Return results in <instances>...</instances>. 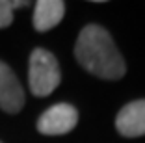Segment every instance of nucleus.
Returning <instances> with one entry per match:
<instances>
[{
    "instance_id": "nucleus-1",
    "label": "nucleus",
    "mask_w": 145,
    "mask_h": 143,
    "mask_svg": "<svg viewBox=\"0 0 145 143\" xmlns=\"http://www.w3.org/2000/svg\"><path fill=\"white\" fill-rule=\"evenodd\" d=\"M74 56L86 71L103 80H117L127 71L112 35L99 24H88L80 32Z\"/></svg>"
},
{
    "instance_id": "nucleus-2",
    "label": "nucleus",
    "mask_w": 145,
    "mask_h": 143,
    "mask_svg": "<svg viewBox=\"0 0 145 143\" xmlns=\"http://www.w3.org/2000/svg\"><path fill=\"white\" fill-rule=\"evenodd\" d=\"M60 67L52 52L35 48L30 56V91L35 97H47L60 86Z\"/></svg>"
},
{
    "instance_id": "nucleus-3",
    "label": "nucleus",
    "mask_w": 145,
    "mask_h": 143,
    "mask_svg": "<svg viewBox=\"0 0 145 143\" xmlns=\"http://www.w3.org/2000/svg\"><path fill=\"white\" fill-rule=\"evenodd\" d=\"M78 123V112L71 104H54L37 119V130L45 136H61L71 132Z\"/></svg>"
},
{
    "instance_id": "nucleus-4",
    "label": "nucleus",
    "mask_w": 145,
    "mask_h": 143,
    "mask_svg": "<svg viewBox=\"0 0 145 143\" xmlns=\"http://www.w3.org/2000/svg\"><path fill=\"white\" fill-rule=\"evenodd\" d=\"M115 128L125 138L145 136V99L128 102L115 117Z\"/></svg>"
},
{
    "instance_id": "nucleus-5",
    "label": "nucleus",
    "mask_w": 145,
    "mask_h": 143,
    "mask_svg": "<svg viewBox=\"0 0 145 143\" xmlns=\"http://www.w3.org/2000/svg\"><path fill=\"white\" fill-rule=\"evenodd\" d=\"M24 106V91L17 76L4 61H0V108L9 114H17Z\"/></svg>"
},
{
    "instance_id": "nucleus-6",
    "label": "nucleus",
    "mask_w": 145,
    "mask_h": 143,
    "mask_svg": "<svg viewBox=\"0 0 145 143\" xmlns=\"http://www.w3.org/2000/svg\"><path fill=\"white\" fill-rule=\"evenodd\" d=\"M63 13L65 4L61 0H39L34 9V28L37 32H47L54 28L63 19Z\"/></svg>"
},
{
    "instance_id": "nucleus-7",
    "label": "nucleus",
    "mask_w": 145,
    "mask_h": 143,
    "mask_svg": "<svg viewBox=\"0 0 145 143\" xmlns=\"http://www.w3.org/2000/svg\"><path fill=\"white\" fill-rule=\"evenodd\" d=\"M28 2H13V0H0V28L11 24L13 21V9L22 8Z\"/></svg>"
},
{
    "instance_id": "nucleus-8",
    "label": "nucleus",
    "mask_w": 145,
    "mask_h": 143,
    "mask_svg": "<svg viewBox=\"0 0 145 143\" xmlns=\"http://www.w3.org/2000/svg\"><path fill=\"white\" fill-rule=\"evenodd\" d=\"M0 143H2V141H0Z\"/></svg>"
}]
</instances>
